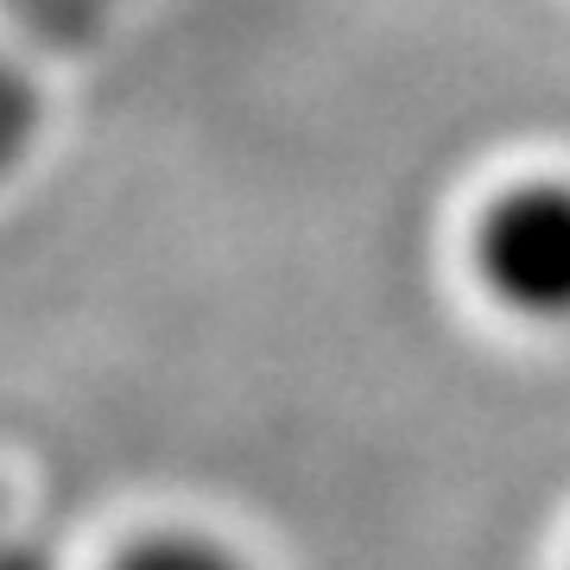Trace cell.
<instances>
[{"label":"cell","mask_w":570,"mask_h":570,"mask_svg":"<svg viewBox=\"0 0 570 570\" xmlns=\"http://www.w3.org/2000/svg\"><path fill=\"white\" fill-rule=\"evenodd\" d=\"M469 266L494 305L539 330L570 324V178H513L475 209Z\"/></svg>","instance_id":"cell-1"},{"label":"cell","mask_w":570,"mask_h":570,"mask_svg":"<svg viewBox=\"0 0 570 570\" xmlns=\"http://www.w3.org/2000/svg\"><path fill=\"white\" fill-rule=\"evenodd\" d=\"M108 570H254V564L228 539H209L197 527H159V532L127 539Z\"/></svg>","instance_id":"cell-2"},{"label":"cell","mask_w":570,"mask_h":570,"mask_svg":"<svg viewBox=\"0 0 570 570\" xmlns=\"http://www.w3.org/2000/svg\"><path fill=\"white\" fill-rule=\"evenodd\" d=\"M39 89H32V77H26L13 58H0V178H13L26 165V153H32V140H39Z\"/></svg>","instance_id":"cell-3"},{"label":"cell","mask_w":570,"mask_h":570,"mask_svg":"<svg viewBox=\"0 0 570 570\" xmlns=\"http://www.w3.org/2000/svg\"><path fill=\"white\" fill-rule=\"evenodd\" d=\"M0 570H51V558L32 546H0Z\"/></svg>","instance_id":"cell-4"}]
</instances>
